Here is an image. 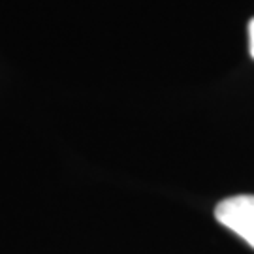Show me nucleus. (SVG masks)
<instances>
[{
    "instance_id": "nucleus-1",
    "label": "nucleus",
    "mask_w": 254,
    "mask_h": 254,
    "mask_svg": "<svg viewBox=\"0 0 254 254\" xmlns=\"http://www.w3.org/2000/svg\"><path fill=\"white\" fill-rule=\"evenodd\" d=\"M215 217L254 249V194H239L222 200L215 207Z\"/></svg>"
},
{
    "instance_id": "nucleus-2",
    "label": "nucleus",
    "mask_w": 254,
    "mask_h": 254,
    "mask_svg": "<svg viewBox=\"0 0 254 254\" xmlns=\"http://www.w3.org/2000/svg\"><path fill=\"white\" fill-rule=\"evenodd\" d=\"M249 51H251V57L254 59V19L249 23Z\"/></svg>"
}]
</instances>
